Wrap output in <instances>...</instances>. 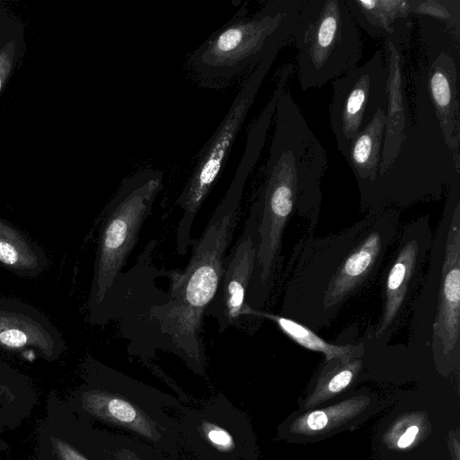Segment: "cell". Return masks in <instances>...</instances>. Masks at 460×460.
<instances>
[{"label":"cell","instance_id":"obj_21","mask_svg":"<svg viewBox=\"0 0 460 460\" xmlns=\"http://www.w3.org/2000/svg\"><path fill=\"white\" fill-rule=\"evenodd\" d=\"M49 265L42 247L0 216V266L20 278L34 279Z\"/></svg>","mask_w":460,"mask_h":460},{"label":"cell","instance_id":"obj_14","mask_svg":"<svg viewBox=\"0 0 460 460\" xmlns=\"http://www.w3.org/2000/svg\"><path fill=\"white\" fill-rule=\"evenodd\" d=\"M332 84L330 126L346 159L354 138L378 110L386 111L387 69L383 51L377 50L366 63L335 78Z\"/></svg>","mask_w":460,"mask_h":460},{"label":"cell","instance_id":"obj_25","mask_svg":"<svg viewBox=\"0 0 460 460\" xmlns=\"http://www.w3.org/2000/svg\"><path fill=\"white\" fill-rule=\"evenodd\" d=\"M244 317L267 319L273 322L294 342L306 349L323 353L324 359L340 358L349 361L356 358H362L365 353L363 343L340 345L328 342L304 324L279 314L256 310L248 306L244 312Z\"/></svg>","mask_w":460,"mask_h":460},{"label":"cell","instance_id":"obj_7","mask_svg":"<svg viewBox=\"0 0 460 460\" xmlns=\"http://www.w3.org/2000/svg\"><path fill=\"white\" fill-rule=\"evenodd\" d=\"M302 1H269L254 13L228 22L190 54L191 70L208 84L252 71L270 52L292 41Z\"/></svg>","mask_w":460,"mask_h":460},{"label":"cell","instance_id":"obj_1","mask_svg":"<svg viewBox=\"0 0 460 460\" xmlns=\"http://www.w3.org/2000/svg\"><path fill=\"white\" fill-rule=\"evenodd\" d=\"M265 137L249 132L234 176L201 236L190 243L192 253L183 270H169L168 292L159 288L154 301L124 336L128 353L142 363L157 350L178 357L194 374L206 376L203 318L217 291L226 250L236 228L246 181L254 168Z\"/></svg>","mask_w":460,"mask_h":460},{"label":"cell","instance_id":"obj_12","mask_svg":"<svg viewBox=\"0 0 460 460\" xmlns=\"http://www.w3.org/2000/svg\"><path fill=\"white\" fill-rule=\"evenodd\" d=\"M179 446L192 460H256L248 417L221 392L177 413Z\"/></svg>","mask_w":460,"mask_h":460},{"label":"cell","instance_id":"obj_27","mask_svg":"<svg viewBox=\"0 0 460 460\" xmlns=\"http://www.w3.org/2000/svg\"><path fill=\"white\" fill-rule=\"evenodd\" d=\"M438 20L460 35V0H413V17Z\"/></svg>","mask_w":460,"mask_h":460},{"label":"cell","instance_id":"obj_20","mask_svg":"<svg viewBox=\"0 0 460 460\" xmlns=\"http://www.w3.org/2000/svg\"><path fill=\"white\" fill-rule=\"evenodd\" d=\"M357 23L370 37L410 40L413 0H345Z\"/></svg>","mask_w":460,"mask_h":460},{"label":"cell","instance_id":"obj_22","mask_svg":"<svg viewBox=\"0 0 460 460\" xmlns=\"http://www.w3.org/2000/svg\"><path fill=\"white\" fill-rule=\"evenodd\" d=\"M37 403L30 378L0 358V450L6 448L1 434L18 427Z\"/></svg>","mask_w":460,"mask_h":460},{"label":"cell","instance_id":"obj_3","mask_svg":"<svg viewBox=\"0 0 460 460\" xmlns=\"http://www.w3.org/2000/svg\"><path fill=\"white\" fill-rule=\"evenodd\" d=\"M274 131L257 198L261 203L258 248L251 287L270 292L283 270L282 242L294 213L314 231L323 199L321 181L328 165L325 149L307 124L289 88L280 95Z\"/></svg>","mask_w":460,"mask_h":460},{"label":"cell","instance_id":"obj_19","mask_svg":"<svg viewBox=\"0 0 460 460\" xmlns=\"http://www.w3.org/2000/svg\"><path fill=\"white\" fill-rule=\"evenodd\" d=\"M408 43L401 39H384L383 55L387 69V105L377 176L384 173L391 165L399 151L405 132L413 123L406 92L404 49Z\"/></svg>","mask_w":460,"mask_h":460},{"label":"cell","instance_id":"obj_29","mask_svg":"<svg viewBox=\"0 0 460 460\" xmlns=\"http://www.w3.org/2000/svg\"><path fill=\"white\" fill-rule=\"evenodd\" d=\"M419 433L418 426L412 425L408 427L405 431L401 435L397 441L399 448L408 447L414 441L417 434Z\"/></svg>","mask_w":460,"mask_h":460},{"label":"cell","instance_id":"obj_9","mask_svg":"<svg viewBox=\"0 0 460 460\" xmlns=\"http://www.w3.org/2000/svg\"><path fill=\"white\" fill-rule=\"evenodd\" d=\"M292 42L302 90L320 88L358 66V25L345 0H303Z\"/></svg>","mask_w":460,"mask_h":460},{"label":"cell","instance_id":"obj_2","mask_svg":"<svg viewBox=\"0 0 460 460\" xmlns=\"http://www.w3.org/2000/svg\"><path fill=\"white\" fill-rule=\"evenodd\" d=\"M401 210H370L324 236L306 232L295 243L278 284L280 315L314 332L327 328L375 286L396 241Z\"/></svg>","mask_w":460,"mask_h":460},{"label":"cell","instance_id":"obj_15","mask_svg":"<svg viewBox=\"0 0 460 460\" xmlns=\"http://www.w3.org/2000/svg\"><path fill=\"white\" fill-rule=\"evenodd\" d=\"M261 203L256 197L243 231L234 247L226 255L221 280L205 315L217 320L219 332L240 326L249 306L246 296L252 277L257 248Z\"/></svg>","mask_w":460,"mask_h":460},{"label":"cell","instance_id":"obj_17","mask_svg":"<svg viewBox=\"0 0 460 460\" xmlns=\"http://www.w3.org/2000/svg\"><path fill=\"white\" fill-rule=\"evenodd\" d=\"M36 446V460H98L93 424L56 398L49 400Z\"/></svg>","mask_w":460,"mask_h":460},{"label":"cell","instance_id":"obj_4","mask_svg":"<svg viewBox=\"0 0 460 460\" xmlns=\"http://www.w3.org/2000/svg\"><path fill=\"white\" fill-rule=\"evenodd\" d=\"M82 383L66 402L79 417L140 439L182 460L176 413L187 403L107 366L92 355L81 365Z\"/></svg>","mask_w":460,"mask_h":460},{"label":"cell","instance_id":"obj_6","mask_svg":"<svg viewBox=\"0 0 460 460\" xmlns=\"http://www.w3.org/2000/svg\"><path fill=\"white\" fill-rule=\"evenodd\" d=\"M459 181V154L447 146L441 130L413 122L391 165L358 190L360 211L386 208L402 211L441 199Z\"/></svg>","mask_w":460,"mask_h":460},{"label":"cell","instance_id":"obj_10","mask_svg":"<svg viewBox=\"0 0 460 460\" xmlns=\"http://www.w3.org/2000/svg\"><path fill=\"white\" fill-rule=\"evenodd\" d=\"M416 18L425 60L416 79L412 120L438 127L447 146L459 154V36L440 21Z\"/></svg>","mask_w":460,"mask_h":460},{"label":"cell","instance_id":"obj_13","mask_svg":"<svg viewBox=\"0 0 460 460\" xmlns=\"http://www.w3.org/2000/svg\"><path fill=\"white\" fill-rule=\"evenodd\" d=\"M433 232L428 215L401 226L381 273L382 309L373 338L385 343L411 315L423 281Z\"/></svg>","mask_w":460,"mask_h":460},{"label":"cell","instance_id":"obj_16","mask_svg":"<svg viewBox=\"0 0 460 460\" xmlns=\"http://www.w3.org/2000/svg\"><path fill=\"white\" fill-rule=\"evenodd\" d=\"M0 349L33 360L58 359L66 349L61 332L38 308L0 297Z\"/></svg>","mask_w":460,"mask_h":460},{"label":"cell","instance_id":"obj_11","mask_svg":"<svg viewBox=\"0 0 460 460\" xmlns=\"http://www.w3.org/2000/svg\"><path fill=\"white\" fill-rule=\"evenodd\" d=\"M279 51L270 52L250 73L215 133L200 150L192 173L176 199L182 212L175 236L179 255H185L190 246L195 217L220 177L237 134Z\"/></svg>","mask_w":460,"mask_h":460},{"label":"cell","instance_id":"obj_26","mask_svg":"<svg viewBox=\"0 0 460 460\" xmlns=\"http://www.w3.org/2000/svg\"><path fill=\"white\" fill-rule=\"evenodd\" d=\"M100 460H178L129 435L96 428Z\"/></svg>","mask_w":460,"mask_h":460},{"label":"cell","instance_id":"obj_5","mask_svg":"<svg viewBox=\"0 0 460 460\" xmlns=\"http://www.w3.org/2000/svg\"><path fill=\"white\" fill-rule=\"evenodd\" d=\"M409 343L431 349L440 370L460 357V181L447 191L411 313Z\"/></svg>","mask_w":460,"mask_h":460},{"label":"cell","instance_id":"obj_28","mask_svg":"<svg viewBox=\"0 0 460 460\" xmlns=\"http://www.w3.org/2000/svg\"><path fill=\"white\" fill-rule=\"evenodd\" d=\"M17 45L11 40L0 49V92L7 82L16 61Z\"/></svg>","mask_w":460,"mask_h":460},{"label":"cell","instance_id":"obj_8","mask_svg":"<svg viewBox=\"0 0 460 460\" xmlns=\"http://www.w3.org/2000/svg\"><path fill=\"white\" fill-rule=\"evenodd\" d=\"M164 172L145 169L124 177L104 208L87 302V320L94 322L121 277L143 224L163 189Z\"/></svg>","mask_w":460,"mask_h":460},{"label":"cell","instance_id":"obj_24","mask_svg":"<svg viewBox=\"0 0 460 460\" xmlns=\"http://www.w3.org/2000/svg\"><path fill=\"white\" fill-rule=\"evenodd\" d=\"M362 367L361 358L324 359L299 402V411L314 409L343 393L358 378Z\"/></svg>","mask_w":460,"mask_h":460},{"label":"cell","instance_id":"obj_18","mask_svg":"<svg viewBox=\"0 0 460 460\" xmlns=\"http://www.w3.org/2000/svg\"><path fill=\"white\" fill-rule=\"evenodd\" d=\"M378 404L374 394H358L321 409L297 411L278 429V437L292 442L323 439L340 431L353 429L375 413Z\"/></svg>","mask_w":460,"mask_h":460},{"label":"cell","instance_id":"obj_23","mask_svg":"<svg viewBox=\"0 0 460 460\" xmlns=\"http://www.w3.org/2000/svg\"><path fill=\"white\" fill-rule=\"evenodd\" d=\"M385 128V111L380 109L349 145L346 161L358 190L374 181L378 174Z\"/></svg>","mask_w":460,"mask_h":460}]
</instances>
